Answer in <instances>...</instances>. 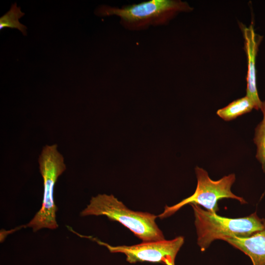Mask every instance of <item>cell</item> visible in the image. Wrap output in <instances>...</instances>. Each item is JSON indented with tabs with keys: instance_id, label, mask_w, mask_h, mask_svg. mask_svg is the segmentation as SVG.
<instances>
[{
	"instance_id": "cell-1",
	"label": "cell",
	"mask_w": 265,
	"mask_h": 265,
	"mask_svg": "<svg viewBox=\"0 0 265 265\" xmlns=\"http://www.w3.org/2000/svg\"><path fill=\"white\" fill-rule=\"evenodd\" d=\"M191 10L192 8L185 1L150 0L120 8L102 5L97 8L95 14L99 16L115 15L120 18V23L124 27L138 31L152 26L166 25L179 13Z\"/></svg>"
},
{
	"instance_id": "cell-2",
	"label": "cell",
	"mask_w": 265,
	"mask_h": 265,
	"mask_svg": "<svg viewBox=\"0 0 265 265\" xmlns=\"http://www.w3.org/2000/svg\"><path fill=\"white\" fill-rule=\"evenodd\" d=\"M80 214L81 216H106L129 229L143 242L165 239L156 222L157 216L147 212L132 211L113 195L103 194L92 197Z\"/></svg>"
},
{
	"instance_id": "cell-3",
	"label": "cell",
	"mask_w": 265,
	"mask_h": 265,
	"mask_svg": "<svg viewBox=\"0 0 265 265\" xmlns=\"http://www.w3.org/2000/svg\"><path fill=\"white\" fill-rule=\"evenodd\" d=\"M190 205L194 211L197 244L201 251H205L214 240L247 237L264 226L263 218H260L256 212L248 216L232 218L204 210L196 204Z\"/></svg>"
},
{
	"instance_id": "cell-4",
	"label": "cell",
	"mask_w": 265,
	"mask_h": 265,
	"mask_svg": "<svg viewBox=\"0 0 265 265\" xmlns=\"http://www.w3.org/2000/svg\"><path fill=\"white\" fill-rule=\"evenodd\" d=\"M39 169L43 180L44 192L40 209L26 225L34 232L43 228H58L56 219L57 208L54 200V187L58 178L66 170L64 158L57 145H47L43 147L38 159Z\"/></svg>"
},
{
	"instance_id": "cell-5",
	"label": "cell",
	"mask_w": 265,
	"mask_h": 265,
	"mask_svg": "<svg viewBox=\"0 0 265 265\" xmlns=\"http://www.w3.org/2000/svg\"><path fill=\"white\" fill-rule=\"evenodd\" d=\"M197 184L194 193L179 203L165 207L164 211L158 216L161 219L167 217L187 204L202 206L207 211L216 212L218 211L217 201L223 198H232L238 200L240 204L247 203L242 197L234 194L231 187L236 180L235 174L223 177L220 179L212 180L204 169L196 166L195 168Z\"/></svg>"
},
{
	"instance_id": "cell-6",
	"label": "cell",
	"mask_w": 265,
	"mask_h": 265,
	"mask_svg": "<svg viewBox=\"0 0 265 265\" xmlns=\"http://www.w3.org/2000/svg\"><path fill=\"white\" fill-rule=\"evenodd\" d=\"M97 243L106 247L111 253H120L126 256V261L131 264L148 262L165 265H175L176 255L184 243V238L179 236L171 240L143 242L128 246H112L98 239L91 237Z\"/></svg>"
},
{
	"instance_id": "cell-7",
	"label": "cell",
	"mask_w": 265,
	"mask_h": 265,
	"mask_svg": "<svg viewBox=\"0 0 265 265\" xmlns=\"http://www.w3.org/2000/svg\"><path fill=\"white\" fill-rule=\"evenodd\" d=\"M244 39V49L247 59L246 95L254 103L255 109H261L262 102L259 98L256 83V58L263 37L255 32L252 25L249 27L240 26Z\"/></svg>"
},
{
	"instance_id": "cell-8",
	"label": "cell",
	"mask_w": 265,
	"mask_h": 265,
	"mask_svg": "<svg viewBox=\"0 0 265 265\" xmlns=\"http://www.w3.org/2000/svg\"><path fill=\"white\" fill-rule=\"evenodd\" d=\"M263 220V229L250 236L228 238L223 240L247 255L253 265H265V219Z\"/></svg>"
},
{
	"instance_id": "cell-9",
	"label": "cell",
	"mask_w": 265,
	"mask_h": 265,
	"mask_svg": "<svg viewBox=\"0 0 265 265\" xmlns=\"http://www.w3.org/2000/svg\"><path fill=\"white\" fill-rule=\"evenodd\" d=\"M255 108L253 101L247 96L233 101L227 106L219 109L216 114L226 121L233 120Z\"/></svg>"
},
{
	"instance_id": "cell-10",
	"label": "cell",
	"mask_w": 265,
	"mask_h": 265,
	"mask_svg": "<svg viewBox=\"0 0 265 265\" xmlns=\"http://www.w3.org/2000/svg\"><path fill=\"white\" fill-rule=\"evenodd\" d=\"M263 114L262 121L255 129L254 142L257 146L256 159L261 163L262 169L265 173V101L262 102L260 109ZM265 194V190L261 198Z\"/></svg>"
},
{
	"instance_id": "cell-11",
	"label": "cell",
	"mask_w": 265,
	"mask_h": 265,
	"mask_svg": "<svg viewBox=\"0 0 265 265\" xmlns=\"http://www.w3.org/2000/svg\"><path fill=\"white\" fill-rule=\"evenodd\" d=\"M25 15L17 3L12 4L10 10L0 18V30L5 27L17 28L24 35H26L27 27L20 23L19 19Z\"/></svg>"
}]
</instances>
